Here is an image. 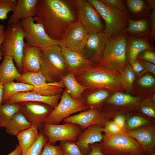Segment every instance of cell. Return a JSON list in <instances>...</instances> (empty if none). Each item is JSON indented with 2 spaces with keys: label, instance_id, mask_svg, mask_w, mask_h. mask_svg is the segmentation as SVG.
Returning a JSON list of instances; mask_svg holds the SVG:
<instances>
[{
  "label": "cell",
  "instance_id": "cell-45",
  "mask_svg": "<svg viewBox=\"0 0 155 155\" xmlns=\"http://www.w3.org/2000/svg\"><path fill=\"white\" fill-rule=\"evenodd\" d=\"M152 11L150 15L151 28L150 34L151 45L154 42L155 38V7L152 8Z\"/></svg>",
  "mask_w": 155,
  "mask_h": 155
},
{
  "label": "cell",
  "instance_id": "cell-35",
  "mask_svg": "<svg viewBox=\"0 0 155 155\" xmlns=\"http://www.w3.org/2000/svg\"><path fill=\"white\" fill-rule=\"evenodd\" d=\"M47 136L41 130L31 146L21 155H40L45 145L47 142Z\"/></svg>",
  "mask_w": 155,
  "mask_h": 155
},
{
  "label": "cell",
  "instance_id": "cell-12",
  "mask_svg": "<svg viewBox=\"0 0 155 155\" xmlns=\"http://www.w3.org/2000/svg\"><path fill=\"white\" fill-rule=\"evenodd\" d=\"M80 126L71 123L52 124L46 123L41 130L47 137L48 144L54 145L58 141L75 142L82 131Z\"/></svg>",
  "mask_w": 155,
  "mask_h": 155
},
{
  "label": "cell",
  "instance_id": "cell-4",
  "mask_svg": "<svg viewBox=\"0 0 155 155\" xmlns=\"http://www.w3.org/2000/svg\"><path fill=\"white\" fill-rule=\"evenodd\" d=\"M40 63V72L49 82H60L62 78L68 73L59 45L41 50Z\"/></svg>",
  "mask_w": 155,
  "mask_h": 155
},
{
  "label": "cell",
  "instance_id": "cell-37",
  "mask_svg": "<svg viewBox=\"0 0 155 155\" xmlns=\"http://www.w3.org/2000/svg\"><path fill=\"white\" fill-rule=\"evenodd\" d=\"M59 145L63 151V155H84L75 142L62 140L60 141Z\"/></svg>",
  "mask_w": 155,
  "mask_h": 155
},
{
  "label": "cell",
  "instance_id": "cell-42",
  "mask_svg": "<svg viewBox=\"0 0 155 155\" xmlns=\"http://www.w3.org/2000/svg\"><path fill=\"white\" fill-rule=\"evenodd\" d=\"M106 5L118 11L127 12L123 1L121 0H101Z\"/></svg>",
  "mask_w": 155,
  "mask_h": 155
},
{
  "label": "cell",
  "instance_id": "cell-24",
  "mask_svg": "<svg viewBox=\"0 0 155 155\" xmlns=\"http://www.w3.org/2000/svg\"><path fill=\"white\" fill-rule=\"evenodd\" d=\"M41 51L40 49L30 46L25 43L21 62L23 73L40 71Z\"/></svg>",
  "mask_w": 155,
  "mask_h": 155
},
{
  "label": "cell",
  "instance_id": "cell-33",
  "mask_svg": "<svg viewBox=\"0 0 155 155\" xmlns=\"http://www.w3.org/2000/svg\"><path fill=\"white\" fill-rule=\"evenodd\" d=\"M135 114L155 123V105L151 99L142 100Z\"/></svg>",
  "mask_w": 155,
  "mask_h": 155
},
{
  "label": "cell",
  "instance_id": "cell-10",
  "mask_svg": "<svg viewBox=\"0 0 155 155\" xmlns=\"http://www.w3.org/2000/svg\"><path fill=\"white\" fill-rule=\"evenodd\" d=\"M89 109L79 100L72 98L64 88L57 105L50 114L46 123L59 124L65 119L75 113Z\"/></svg>",
  "mask_w": 155,
  "mask_h": 155
},
{
  "label": "cell",
  "instance_id": "cell-6",
  "mask_svg": "<svg viewBox=\"0 0 155 155\" xmlns=\"http://www.w3.org/2000/svg\"><path fill=\"white\" fill-rule=\"evenodd\" d=\"M87 1L104 20V32L108 37H116L124 33L131 18L128 12L118 11L106 5L101 0Z\"/></svg>",
  "mask_w": 155,
  "mask_h": 155
},
{
  "label": "cell",
  "instance_id": "cell-36",
  "mask_svg": "<svg viewBox=\"0 0 155 155\" xmlns=\"http://www.w3.org/2000/svg\"><path fill=\"white\" fill-rule=\"evenodd\" d=\"M127 7L133 15L138 16H145L148 14V6L142 0H127L126 1Z\"/></svg>",
  "mask_w": 155,
  "mask_h": 155
},
{
  "label": "cell",
  "instance_id": "cell-51",
  "mask_svg": "<svg viewBox=\"0 0 155 155\" xmlns=\"http://www.w3.org/2000/svg\"><path fill=\"white\" fill-rule=\"evenodd\" d=\"M22 153L21 148L19 145H17L15 149L7 155H21Z\"/></svg>",
  "mask_w": 155,
  "mask_h": 155
},
{
  "label": "cell",
  "instance_id": "cell-2",
  "mask_svg": "<svg viewBox=\"0 0 155 155\" xmlns=\"http://www.w3.org/2000/svg\"><path fill=\"white\" fill-rule=\"evenodd\" d=\"M131 37L125 32L109 37L102 59L98 65L117 70L121 73L126 66L129 45Z\"/></svg>",
  "mask_w": 155,
  "mask_h": 155
},
{
  "label": "cell",
  "instance_id": "cell-54",
  "mask_svg": "<svg viewBox=\"0 0 155 155\" xmlns=\"http://www.w3.org/2000/svg\"><path fill=\"white\" fill-rule=\"evenodd\" d=\"M142 155H155V153H144Z\"/></svg>",
  "mask_w": 155,
  "mask_h": 155
},
{
  "label": "cell",
  "instance_id": "cell-44",
  "mask_svg": "<svg viewBox=\"0 0 155 155\" xmlns=\"http://www.w3.org/2000/svg\"><path fill=\"white\" fill-rule=\"evenodd\" d=\"M127 115L119 113L115 115L111 120H113L123 131L125 127Z\"/></svg>",
  "mask_w": 155,
  "mask_h": 155
},
{
  "label": "cell",
  "instance_id": "cell-34",
  "mask_svg": "<svg viewBox=\"0 0 155 155\" xmlns=\"http://www.w3.org/2000/svg\"><path fill=\"white\" fill-rule=\"evenodd\" d=\"M152 123H154L137 115L134 112L127 114L126 123L123 131L133 130L143 126Z\"/></svg>",
  "mask_w": 155,
  "mask_h": 155
},
{
  "label": "cell",
  "instance_id": "cell-43",
  "mask_svg": "<svg viewBox=\"0 0 155 155\" xmlns=\"http://www.w3.org/2000/svg\"><path fill=\"white\" fill-rule=\"evenodd\" d=\"M155 80L151 75H146L140 78L138 81L139 84L144 87H149L155 85Z\"/></svg>",
  "mask_w": 155,
  "mask_h": 155
},
{
  "label": "cell",
  "instance_id": "cell-21",
  "mask_svg": "<svg viewBox=\"0 0 155 155\" xmlns=\"http://www.w3.org/2000/svg\"><path fill=\"white\" fill-rule=\"evenodd\" d=\"M109 95L105 89L88 88L84 91L79 100L89 109L100 110Z\"/></svg>",
  "mask_w": 155,
  "mask_h": 155
},
{
  "label": "cell",
  "instance_id": "cell-39",
  "mask_svg": "<svg viewBox=\"0 0 155 155\" xmlns=\"http://www.w3.org/2000/svg\"><path fill=\"white\" fill-rule=\"evenodd\" d=\"M121 75L123 87L128 89L131 88L135 77L133 71L129 65L127 64Z\"/></svg>",
  "mask_w": 155,
  "mask_h": 155
},
{
  "label": "cell",
  "instance_id": "cell-48",
  "mask_svg": "<svg viewBox=\"0 0 155 155\" xmlns=\"http://www.w3.org/2000/svg\"><path fill=\"white\" fill-rule=\"evenodd\" d=\"M89 146L90 150L88 155H104L101 150L100 143L91 144Z\"/></svg>",
  "mask_w": 155,
  "mask_h": 155
},
{
  "label": "cell",
  "instance_id": "cell-7",
  "mask_svg": "<svg viewBox=\"0 0 155 155\" xmlns=\"http://www.w3.org/2000/svg\"><path fill=\"white\" fill-rule=\"evenodd\" d=\"M24 39L20 21L8 24L0 49L1 56L12 57L17 68L20 71H22L21 62L25 44Z\"/></svg>",
  "mask_w": 155,
  "mask_h": 155
},
{
  "label": "cell",
  "instance_id": "cell-31",
  "mask_svg": "<svg viewBox=\"0 0 155 155\" xmlns=\"http://www.w3.org/2000/svg\"><path fill=\"white\" fill-rule=\"evenodd\" d=\"M34 88V87L31 85L20 82L5 83L3 84V96L2 103L4 102L16 93L31 92Z\"/></svg>",
  "mask_w": 155,
  "mask_h": 155
},
{
  "label": "cell",
  "instance_id": "cell-13",
  "mask_svg": "<svg viewBox=\"0 0 155 155\" xmlns=\"http://www.w3.org/2000/svg\"><path fill=\"white\" fill-rule=\"evenodd\" d=\"M20 111L28 121L41 130L53 109L44 103L36 102L26 101L19 103Z\"/></svg>",
  "mask_w": 155,
  "mask_h": 155
},
{
  "label": "cell",
  "instance_id": "cell-38",
  "mask_svg": "<svg viewBox=\"0 0 155 155\" xmlns=\"http://www.w3.org/2000/svg\"><path fill=\"white\" fill-rule=\"evenodd\" d=\"M17 3L16 0H0V20H6L8 14L10 11H13Z\"/></svg>",
  "mask_w": 155,
  "mask_h": 155
},
{
  "label": "cell",
  "instance_id": "cell-41",
  "mask_svg": "<svg viewBox=\"0 0 155 155\" xmlns=\"http://www.w3.org/2000/svg\"><path fill=\"white\" fill-rule=\"evenodd\" d=\"M63 151L60 146H55L47 142L45 145L40 155H63Z\"/></svg>",
  "mask_w": 155,
  "mask_h": 155
},
{
  "label": "cell",
  "instance_id": "cell-26",
  "mask_svg": "<svg viewBox=\"0 0 155 155\" xmlns=\"http://www.w3.org/2000/svg\"><path fill=\"white\" fill-rule=\"evenodd\" d=\"M150 26L148 22L146 19L133 20L131 18L124 32L134 38L148 36L151 32Z\"/></svg>",
  "mask_w": 155,
  "mask_h": 155
},
{
  "label": "cell",
  "instance_id": "cell-3",
  "mask_svg": "<svg viewBox=\"0 0 155 155\" xmlns=\"http://www.w3.org/2000/svg\"><path fill=\"white\" fill-rule=\"evenodd\" d=\"M115 71L95 64L85 73L75 78L81 84L86 87L117 91L123 87L121 75Z\"/></svg>",
  "mask_w": 155,
  "mask_h": 155
},
{
  "label": "cell",
  "instance_id": "cell-9",
  "mask_svg": "<svg viewBox=\"0 0 155 155\" xmlns=\"http://www.w3.org/2000/svg\"><path fill=\"white\" fill-rule=\"evenodd\" d=\"M20 22L24 35L25 43L28 45L42 50L54 45H61L60 40L51 38L41 24L35 22L34 18L23 19Z\"/></svg>",
  "mask_w": 155,
  "mask_h": 155
},
{
  "label": "cell",
  "instance_id": "cell-47",
  "mask_svg": "<svg viewBox=\"0 0 155 155\" xmlns=\"http://www.w3.org/2000/svg\"><path fill=\"white\" fill-rule=\"evenodd\" d=\"M129 61L133 70L138 74H142L146 71V69L137 59Z\"/></svg>",
  "mask_w": 155,
  "mask_h": 155
},
{
  "label": "cell",
  "instance_id": "cell-50",
  "mask_svg": "<svg viewBox=\"0 0 155 155\" xmlns=\"http://www.w3.org/2000/svg\"><path fill=\"white\" fill-rule=\"evenodd\" d=\"M5 29L4 25L2 24H0V60L3 59L1 55L0 49L1 46L4 39L5 34Z\"/></svg>",
  "mask_w": 155,
  "mask_h": 155
},
{
  "label": "cell",
  "instance_id": "cell-53",
  "mask_svg": "<svg viewBox=\"0 0 155 155\" xmlns=\"http://www.w3.org/2000/svg\"><path fill=\"white\" fill-rule=\"evenodd\" d=\"M146 2L147 3L148 6H149V8H152L153 7H155V0H146Z\"/></svg>",
  "mask_w": 155,
  "mask_h": 155
},
{
  "label": "cell",
  "instance_id": "cell-29",
  "mask_svg": "<svg viewBox=\"0 0 155 155\" xmlns=\"http://www.w3.org/2000/svg\"><path fill=\"white\" fill-rule=\"evenodd\" d=\"M151 49L148 36L138 38L131 37L128 51L129 59H136L140 53Z\"/></svg>",
  "mask_w": 155,
  "mask_h": 155
},
{
  "label": "cell",
  "instance_id": "cell-19",
  "mask_svg": "<svg viewBox=\"0 0 155 155\" xmlns=\"http://www.w3.org/2000/svg\"><path fill=\"white\" fill-rule=\"evenodd\" d=\"M123 132L133 138L141 146L145 153H155V123H151Z\"/></svg>",
  "mask_w": 155,
  "mask_h": 155
},
{
  "label": "cell",
  "instance_id": "cell-18",
  "mask_svg": "<svg viewBox=\"0 0 155 155\" xmlns=\"http://www.w3.org/2000/svg\"><path fill=\"white\" fill-rule=\"evenodd\" d=\"M107 121L100 110L90 109L70 116L63 121V123H71L78 125L82 130L93 125L103 128Z\"/></svg>",
  "mask_w": 155,
  "mask_h": 155
},
{
  "label": "cell",
  "instance_id": "cell-5",
  "mask_svg": "<svg viewBox=\"0 0 155 155\" xmlns=\"http://www.w3.org/2000/svg\"><path fill=\"white\" fill-rule=\"evenodd\" d=\"M100 146L104 155H142L145 153L133 138L124 132L115 135L103 133Z\"/></svg>",
  "mask_w": 155,
  "mask_h": 155
},
{
  "label": "cell",
  "instance_id": "cell-15",
  "mask_svg": "<svg viewBox=\"0 0 155 155\" xmlns=\"http://www.w3.org/2000/svg\"><path fill=\"white\" fill-rule=\"evenodd\" d=\"M109 37L104 32L88 33L86 45L81 51L84 57L95 64L101 60Z\"/></svg>",
  "mask_w": 155,
  "mask_h": 155
},
{
  "label": "cell",
  "instance_id": "cell-8",
  "mask_svg": "<svg viewBox=\"0 0 155 155\" xmlns=\"http://www.w3.org/2000/svg\"><path fill=\"white\" fill-rule=\"evenodd\" d=\"M141 100L138 97L117 92L108 98L100 110L105 118L110 120L116 114L135 112Z\"/></svg>",
  "mask_w": 155,
  "mask_h": 155
},
{
  "label": "cell",
  "instance_id": "cell-11",
  "mask_svg": "<svg viewBox=\"0 0 155 155\" xmlns=\"http://www.w3.org/2000/svg\"><path fill=\"white\" fill-rule=\"evenodd\" d=\"M18 81L34 86V88L32 92L45 96H51L61 94L65 88L61 81L48 82L40 71L23 73L21 74Z\"/></svg>",
  "mask_w": 155,
  "mask_h": 155
},
{
  "label": "cell",
  "instance_id": "cell-27",
  "mask_svg": "<svg viewBox=\"0 0 155 155\" xmlns=\"http://www.w3.org/2000/svg\"><path fill=\"white\" fill-rule=\"evenodd\" d=\"M32 126L20 111L13 115L5 128L7 133L11 136H16L20 131Z\"/></svg>",
  "mask_w": 155,
  "mask_h": 155
},
{
  "label": "cell",
  "instance_id": "cell-46",
  "mask_svg": "<svg viewBox=\"0 0 155 155\" xmlns=\"http://www.w3.org/2000/svg\"><path fill=\"white\" fill-rule=\"evenodd\" d=\"M140 56V59L155 64V53L151 49L145 50Z\"/></svg>",
  "mask_w": 155,
  "mask_h": 155
},
{
  "label": "cell",
  "instance_id": "cell-17",
  "mask_svg": "<svg viewBox=\"0 0 155 155\" xmlns=\"http://www.w3.org/2000/svg\"><path fill=\"white\" fill-rule=\"evenodd\" d=\"M60 46L68 73H73L75 77L83 74L95 65L86 59L81 51Z\"/></svg>",
  "mask_w": 155,
  "mask_h": 155
},
{
  "label": "cell",
  "instance_id": "cell-32",
  "mask_svg": "<svg viewBox=\"0 0 155 155\" xmlns=\"http://www.w3.org/2000/svg\"><path fill=\"white\" fill-rule=\"evenodd\" d=\"M20 111L19 103L0 105V127L5 128L13 115Z\"/></svg>",
  "mask_w": 155,
  "mask_h": 155
},
{
  "label": "cell",
  "instance_id": "cell-16",
  "mask_svg": "<svg viewBox=\"0 0 155 155\" xmlns=\"http://www.w3.org/2000/svg\"><path fill=\"white\" fill-rule=\"evenodd\" d=\"M88 35L86 30L78 21L72 23L65 30L60 40L61 45L82 51L86 45Z\"/></svg>",
  "mask_w": 155,
  "mask_h": 155
},
{
  "label": "cell",
  "instance_id": "cell-30",
  "mask_svg": "<svg viewBox=\"0 0 155 155\" xmlns=\"http://www.w3.org/2000/svg\"><path fill=\"white\" fill-rule=\"evenodd\" d=\"M38 130L36 127L32 125L20 131L16 135L19 145L22 150V154L26 152L33 143L38 136Z\"/></svg>",
  "mask_w": 155,
  "mask_h": 155
},
{
  "label": "cell",
  "instance_id": "cell-55",
  "mask_svg": "<svg viewBox=\"0 0 155 155\" xmlns=\"http://www.w3.org/2000/svg\"></svg>",
  "mask_w": 155,
  "mask_h": 155
},
{
  "label": "cell",
  "instance_id": "cell-1",
  "mask_svg": "<svg viewBox=\"0 0 155 155\" xmlns=\"http://www.w3.org/2000/svg\"><path fill=\"white\" fill-rule=\"evenodd\" d=\"M34 21L41 24L52 39L60 40L67 28L75 22L70 8L61 0H38Z\"/></svg>",
  "mask_w": 155,
  "mask_h": 155
},
{
  "label": "cell",
  "instance_id": "cell-25",
  "mask_svg": "<svg viewBox=\"0 0 155 155\" xmlns=\"http://www.w3.org/2000/svg\"><path fill=\"white\" fill-rule=\"evenodd\" d=\"M14 60L11 57L5 56L0 65V82L4 84L9 82L18 81L21 74L15 66Z\"/></svg>",
  "mask_w": 155,
  "mask_h": 155
},
{
  "label": "cell",
  "instance_id": "cell-20",
  "mask_svg": "<svg viewBox=\"0 0 155 155\" xmlns=\"http://www.w3.org/2000/svg\"><path fill=\"white\" fill-rule=\"evenodd\" d=\"M103 127L93 125L83 130L79 134L76 143L84 155H88L90 151L89 145L100 143L103 138Z\"/></svg>",
  "mask_w": 155,
  "mask_h": 155
},
{
  "label": "cell",
  "instance_id": "cell-49",
  "mask_svg": "<svg viewBox=\"0 0 155 155\" xmlns=\"http://www.w3.org/2000/svg\"><path fill=\"white\" fill-rule=\"evenodd\" d=\"M143 66L146 71H148L155 75V65L140 59L138 61Z\"/></svg>",
  "mask_w": 155,
  "mask_h": 155
},
{
  "label": "cell",
  "instance_id": "cell-40",
  "mask_svg": "<svg viewBox=\"0 0 155 155\" xmlns=\"http://www.w3.org/2000/svg\"><path fill=\"white\" fill-rule=\"evenodd\" d=\"M102 131L103 133L109 135H118L124 132L112 120L108 121L106 122Z\"/></svg>",
  "mask_w": 155,
  "mask_h": 155
},
{
  "label": "cell",
  "instance_id": "cell-52",
  "mask_svg": "<svg viewBox=\"0 0 155 155\" xmlns=\"http://www.w3.org/2000/svg\"><path fill=\"white\" fill-rule=\"evenodd\" d=\"M3 96V84L0 82V105L2 104Z\"/></svg>",
  "mask_w": 155,
  "mask_h": 155
},
{
  "label": "cell",
  "instance_id": "cell-28",
  "mask_svg": "<svg viewBox=\"0 0 155 155\" xmlns=\"http://www.w3.org/2000/svg\"><path fill=\"white\" fill-rule=\"evenodd\" d=\"M61 81L71 96L76 100H79L84 91L88 88L81 84L75 75L71 73H67L62 78Z\"/></svg>",
  "mask_w": 155,
  "mask_h": 155
},
{
  "label": "cell",
  "instance_id": "cell-23",
  "mask_svg": "<svg viewBox=\"0 0 155 155\" xmlns=\"http://www.w3.org/2000/svg\"><path fill=\"white\" fill-rule=\"evenodd\" d=\"M38 0H17L16 8L8 21V24L16 23L29 17L34 18Z\"/></svg>",
  "mask_w": 155,
  "mask_h": 155
},
{
  "label": "cell",
  "instance_id": "cell-14",
  "mask_svg": "<svg viewBox=\"0 0 155 155\" xmlns=\"http://www.w3.org/2000/svg\"><path fill=\"white\" fill-rule=\"evenodd\" d=\"M78 21L89 33L104 32L98 13L87 0L75 1Z\"/></svg>",
  "mask_w": 155,
  "mask_h": 155
},
{
  "label": "cell",
  "instance_id": "cell-22",
  "mask_svg": "<svg viewBox=\"0 0 155 155\" xmlns=\"http://www.w3.org/2000/svg\"><path fill=\"white\" fill-rule=\"evenodd\" d=\"M61 94L47 96L32 92H19L13 95L3 104L26 101L36 102L44 103L54 108L58 104Z\"/></svg>",
  "mask_w": 155,
  "mask_h": 155
}]
</instances>
